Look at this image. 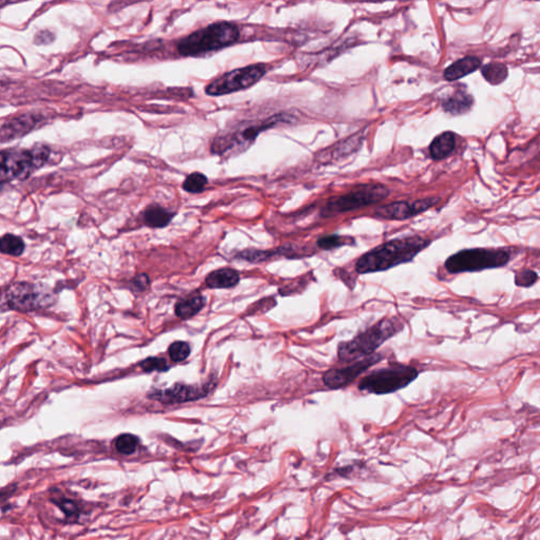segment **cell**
I'll return each mask as SVG.
<instances>
[{
	"instance_id": "obj_1",
	"label": "cell",
	"mask_w": 540,
	"mask_h": 540,
	"mask_svg": "<svg viewBox=\"0 0 540 540\" xmlns=\"http://www.w3.org/2000/svg\"><path fill=\"white\" fill-rule=\"evenodd\" d=\"M430 244V240L419 236L388 240L359 257L354 268L360 274L384 271L413 261Z\"/></svg>"
},
{
	"instance_id": "obj_2",
	"label": "cell",
	"mask_w": 540,
	"mask_h": 540,
	"mask_svg": "<svg viewBox=\"0 0 540 540\" xmlns=\"http://www.w3.org/2000/svg\"><path fill=\"white\" fill-rule=\"evenodd\" d=\"M238 38L240 29L238 25L219 21L181 38L177 44V52L184 57L202 56L232 46Z\"/></svg>"
},
{
	"instance_id": "obj_3",
	"label": "cell",
	"mask_w": 540,
	"mask_h": 540,
	"mask_svg": "<svg viewBox=\"0 0 540 540\" xmlns=\"http://www.w3.org/2000/svg\"><path fill=\"white\" fill-rule=\"evenodd\" d=\"M402 328V323L396 319H382L377 324L338 346V356L343 362H356L373 352Z\"/></svg>"
},
{
	"instance_id": "obj_4",
	"label": "cell",
	"mask_w": 540,
	"mask_h": 540,
	"mask_svg": "<svg viewBox=\"0 0 540 540\" xmlns=\"http://www.w3.org/2000/svg\"><path fill=\"white\" fill-rule=\"evenodd\" d=\"M51 149L46 145L37 143L30 149L2 150L0 153V181L4 187L8 181H25L36 170L44 167L50 160Z\"/></svg>"
},
{
	"instance_id": "obj_5",
	"label": "cell",
	"mask_w": 540,
	"mask_h": 540,
	"mask_svg": "<svg viewBox=\"0 0 540 540\" xmlns=\"http://www.w3.org/2000/svg\"><path fill=\"white\" fill-rule=\"evenodd\" d=\"M290 118L285 114H278L265 120L255 122H245L236 127L234 130L221 133L213 139L211 151L221 156H232L246 150L255 141L259 133L285 122Z\"/></svg>"
},
{
	"instance_id": "obj_6",
	"label": "cell",
	"mask_w": 540,
	"mask_h": 540,
	"mask_svg": "<svg viewBox=\"0 0 540 540\" xmlns=\"http://www.w3.org/2000/svg\"><path fill=\"white\" fill-rule=\"evenodd\" d=\"M510 259V252L504 249H464L451 255L444 266L449 274H461L502 267Z\"/></svg>"
},
{
	"instance_id": "obj_7",
	"label": "cell",
	"mask_w": 540,
	"mask_h": 540,
	"mask_svg": "<svg viewBox=\"0 0 540 540\" xmlns=\"http://www.w3.org/2000/svg\"><path fill=\"white\" fill-rule=\"evenodd\" d=\"M418 375L415 367L392 365L365 375L359 383V390L373 394H392L406 387L417 379Z\"/></svg>"
},
{
	"instance_id": "obj_8",
	"label": "cell",
	"mask_w": 540,
	"mask_h": 540,
	"mask_svg": "<svg viewBox=\"0 0 540 540\" xmlns=\"http://www.w3.org/2000/svg\"><path fill=\"white\" fill-rule=\"evenodd\" d=\"M390 190L383 185H361L343 195L329 198L321 210L324 217L356 210L387 198Z\"/></svg>"
},
{
	"instance_id": "obj_9",
	"label": "cell",
	"mask_w": 540,
	"mask_h": 540,
	"mask_svg": "<svg viewBox=\"0 0 540 540\" xmlns=\"http://www.w3.org/2000/svg\"><path fill=\"white\" fill-rule=\"evenodd\" d=\"M267 71L265 63H255L232 70L209 82L205 91L209 96H221L246 90L259 82Z\"/></svg>"
},
{
	"instance_id": "obj_10",
	"label": "cell",
	"mask_w": 540,
	"mask_h": 540,
	"mask_svg": "<svg viewBox=\"0 0 540 540\" xmlns=\"http://www.w3.org/2000/svg\"><path fill=\"white\" fill-rule=\"evenodd\" d=\"M6 301L13 309L30 311L46 305L50 297L36 285L21 282L8 287Z\"/></svg>"
},
{
	"instance_id": "obj_11",
	"label": "cell",
	"mask_w": 540,
	"mask_h": 540,
	"mask_svg": "<svg viewBox=\"0 0 540 540\" xmlns=\"http://www.w3.org/2000/svg\"><path fill=\"white\" fill-rule=\"evenodd\" d=\"M382 359H383L382 354H373L356 361V362H352L349 366L329 369L323 375V382L330 390L345 387L354 382L359 375L364 373L367 369L371 368L377 363L381 362Z\"/></svg>"
},
{
	"instance_id": "obj_12",
	"label": "cell",
	"mask_w": 540,
	"mask_h": 540,
	"mask_svg": "<svg viewBox=\"0 0 540 540\" xmlns=\"http://www.w3.org/2000/svg\"><path fill=\"white\" fill-rule=\"evenodd\" d=\"M439 202L440 198H421L415 202H394L375 209V215L379 219L404 221L428 210Z\"/></svg>"
},
{
	"instance_id": "obj_13",
	"label": "cell",
	"mask_w": 540,
	"mask_h": 540,
	"mask_svg": "<svg viewBox=\"0 0 540 540\" xmlns=\"http://www.w3.org/2000/svg\"><path fill=\"white\" fill-rule=\"evenodd\" d=\"M42 116L36 114L27 113L18 117L6 120L1 126V141H12L17 137L23 136L27 133L31 132L35 127L42 122Z\"/></svg>"
},
{
	"instance_id": "obj_14",
	"label": "cell",
	"mask_w": 540,
	"mask_h": 540,
	"mask_svg": "<svg viewBox=\"0 0 540 540\" xmlns=\"http://www.w3.org/2000/svg\"><path fill=\"white\" fill-rule=\"evenodd\" d=\"M210 392L208 387L200 388L194 386L181 385L176 384L173 387L168 388L166 390H160V392L153 394V398L162 401L165 403L174 402H187V401L196 400V399L202 398Z\"/></svg>"
},
{
	"instance_id": "obj_15",
	"label": "cell",
	"mask_w": 540,
	"mask_h": 540,
	"mask_svg": "<svg viewBox=\"0 0 540 540\" xmlns=\"http://www.w3.org/2000/svg\"><path fill=\"white\" fill-rule=\"evenodd\" d=\"M481 67V59L476 56H465L451 63L444 70V78L449 82L460 79Z\"/></svg>"
},
{
	"instance_id": "obj_16",
	"label": "cell",
	"mask_w": 540,
	"mask_h": 540,
	"mask_svg": "<svg viewBox=\"0 0 540 540\" xmlns=\"http://www.w3.org/2000/svg\"><path fill=\"white\" fill-rule=\"evenodd\" d=\"M456 147V136L451 131L441 133L432 139L430 154L432 160H441L451 155Z\"/></svg>"
},
{
	"instance_id": "obj_17",
	"label": "cell",
	"mask_w": 540,
	"mask_h": 540,
	"mask_svg": "<svg viewBox=\"0 0 540 540\" xmlns=\"http://www.w3.org/2000/svg\"><path fill=\"white\" fill-rule=\"evenodd\" d=\"M175 213L158 204H151L143 210V219L146 225L152 228H164L169 225Z\"/></svg>"
},
{
	"instance_id": "obj_18",
	"label": "cell",
	"mask_w": 540,
	"mask_h": 540,
	"mask_svg": "<svg viewBox=\"0 0 540 540\" xmlns=\"http://www.w3.org/2000/svg\"><path fill=\"white\" fill-rule=\"evenodd\" d=\"M240 282V274L231 268L214 270L207 276L206 284L210 288H231Z\"/></svg>"
},
{
	"instance_id": "obj_19",
	"label": "cell",
	"mask_w": 540,
	"mask_h": 540,
	"mask_svg": "<svg viewBox=\"0 0 540 540\" xmlns=\"http://www.w3.org/2000/svg\"><path fill=\"white\" fill-rule=\"evenodd\" d=\"M472 105V97L466 91L458 90L442 101L445 111L453 115H460L470 111Z\"/></svg>"
},
{
	"instance_id": "obj_20",
	"label": "cell",
	"mask_w": 540,
	"mask_h": 540,
	"mask_svg": "<svg viewBox=\"0 0 540 540\" xmlns=\"http://www.w3.org/2000/svg\"><path fill=\"white\" fill-rule=\"evenodd\" d=\"M205 303V297L200 295L181 300L175 305V314L181 319L191 318L204 307Z\"/></svg>"
},
{
	"instance_id": "obj_21",
	"label": "cell",
	"mask_w": 540,
	"mask_h": 540,
	"mask_svg": "<svg viewBox=\"0 0 540 540\" xmlns=\"http://www.w3.org/2000/svg\"><path fill=\"white\" fill-rule=\"evenodd\" d=\"M483 77L493 86L502 84L508 77V67L501 63H491L481 69Z\"/></svg>"
},
{
	"instance_id": "obj_22",
	"label": "cell",
	"mask_w": 540,
	"mask_h": 540,
	"mask_svg": "<svg viewBox=\"0 0 540 540\" xmlns=\"http://www.w3.org/2000/svg\"><path fill=\"white\" fill-rule=\"evenodd\" d=\"M289 249L278 248L276 250H255V249H248V250L242 251L238 253V257L245 261L251 262V263H259V262L266 261L274 255H286L289 257Z\"/></svg>"
},
{
	"instance_id": "obj_23",
	"label": "cell",
	"mask_w": 540,
	"mask_h": 540,
	"mask_svg": "<svg viewBox=\"0 0 540 540\" xmlns=\"http://www.w3.org/2000/svg\"><path fill=\"white\" fill-rule=\"evenodd\" d=\"M52 501L63 510L69 520L76 521L82 514V508L75 500L69 499L63 495L53 496Z\"/></svg>"
},
{
	"instance_id": "obj_24",
	"label": "cell",
	"mask_w": 540,
	"mask_h": 540,
	"mask_svg": "<svg viewBox=\"0 0 540 540\" xmlns=\"http://www.w3.org/2000/svg\"><path fill=\"white\" fill-rule=\"evenodd\" d=\"M0 249H1L2 253L19 257L25 251V243H23L22 238H19V236L6 233L2 236L1 240H0Z\"/></svg>"
},
{
	"instance_id": "obj_25",
	"label": "cell",
	"mask_w": 540,
	"mask_h": 540,
	"mask_svg": "<svg viewBox=\"0 0 540 540\" xmlns=\"http://www.w3.org/2000/svg\"><path fill=\"white\" fill-rule=\"evenodd\" d=\"M208 184V179L206 175L200 172H192L186 177L185 181L181 184V187L188 193L198 194L202 193Z\"/></svg>"
},
{
	"instance_id": "obj_26",
	"label": "cell",
	"mask_w": 540,
	"mask_h": 540,
	"mask_svg": "<svg viewBox=\"0 0 540 540\" xmlns=\"http://www.w3.org/2000/svg\"><path fill=\"white\" fill-rule=\"evenodd\" d=\"M352 244H354V238H349V236H337V234L322 236L318 240V247L323 250H331V249Z\"/></svg>"
},
{
	"instance_id": "obj_27",
	"label": "cell",
	"mask_w": 540,
	"mask_h": 540,
	"mask_svg": "<svg viewBox=\"0 0 540 540\" xmlns=\"http://www.w3.org/2000/svg\"><path fill=\"white\" fill-rule=\"evenodd\" d=\"M139 440L132 434H122L115 440V449L122 455H131L136 451Z\"/></svg>"
},
{
	"instance_id": "obj_28",
	"label": "cell",
	"mask_w": 540,
	"mask_h": 540,
	"mask_svg": "<svg viewBox=\"0 0 540 540\" xmlns=\"http://www.w3.org/2000/svg\"><path fill=\"white\" fill-rule=\"evenodd\" d=\"M190 349L189 344L186 342H174L169 347V354L170 358L175 362H181L189 356Z\"/></svg>"
},
{
	"instance_id": "obj_29",
	"label": "cell",
	"mask_w": 540,
	"mask_h": 540,
	"mask_svg": "<svg viewBox=\"0 0 540 540\" xmlns=\"http://www.w3.org/2000/svg\"><path fill=\"white\" fill-rule=\"evenodd\" d=\"M538 276L531 269H523L515 274V284L520 287H529L535 284Z\"/></svg>"
},
{
	"instance_id": "obj_30",
	"label": "cell",
	"mask_w": 540,
	"mask_h": 540,
	"mask_svg": "<svg viewBox=\"0 0 540 540\" xmlns=\"http://www.w3.org/2000/svg\"><path fill=\"white\" fill-rule=\"evenodd\" d=\"M141 367L143 368V371H147V373L154 371H166L169 368L166 360L162 358L146 359L143 362L141 363Z\"/></svg>"
},
{
	"instance_id": "obj_31",
	"label": "cell",
	"mask_w": 540,
	"mask_h": 540,
	"mask_svg": "<svg viewBox=\"0 0 540 540\" xmlns=\"http://www.w3.org/2000/svg\"><path fill=\"white\" fill-rule=\"evenodd\" d=\"M54 39V34H53L52 32L46 31V30H44V31H39L36 34L35 38H34V42H35L36 44H49Z\"/></svg>"
}]
</instances>
